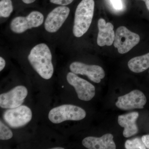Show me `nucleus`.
Listing matches in <instances>:
<instances>
[{"mask_svg": "<svg viewBox=\"0 0 149 149\" xmlns=\"http://www.w3.org/2000/svg\"><path fill=\"white\" fill-rule=\"evenodd\" d=\"M128 65L132 72L136 73L143 72L149 68V53L131 58L128 61Z\"/></svg>", "mask_w": 149, "mask_h": 149, "instance_id": "nucleus-15", "label": "nucleus"}, {"mask_svg": "<svg viewBox=\"0 0 149 149\" xmlns=\"http://www.w3.org/2000/svg\"><path fill=\"white\" fill-rule=\"evenodd\" d=\"M28 59L29 63L38 74L46 80L52 78L54 68L52 55L49 47L41 43L35 46L30 51Z\"/></svg>", "mask_w": 149, "mask_h": 149, "instance_id": "nucleus-1", "label": "nucleus"}, {"mask_svg": "<svg viewBox=\"0 0 149 149\" xmlns=\"http://www.w3.org/2000/svg\"><path fill=\"white\" fill-rule=\"evenodd\" d=\"M13 11L11 0H1L0 2L1 17H8Z\"/></svg>", "mask_w": 149, "mask_h": 149, "instance_id": "nucleus-16", "label": "nucleus"}, {"mask_svg": "<svg viewBox=\"0 0 149 149\" xmlns=\"http://www.w3.org/2000/svg\"><path fill=\"white\" fill-rule=\"evenodd\" d=\"M95 8L94 0H82L74 14L73 33L76 37L83 36L88 31L93 20Z\"/></svg>", "mask_w": 149, "mask_h": 149, "instance_id": "nucleus-2", "label": "nucleus"}, {"mask_svg": "<svg viewBox=\"0 0 149 149\" xmlns=\"http://www.w3.org/2000/svg\"><path fill=\"white\" fill-rule=\"evenodd\" d=\"M142 1H144L146 3L147 8L149 10V0H142Z\"/></svg>", "mask_w": 149, "mask_h": 149, "instance_id": "nucleus-24", "label": "nucleus"}, {"mask_svg": "<svg viewBox=\"0 0 149 149\" xmlns=\"http://www.w3.org/2000/svg\"><path fill=\"white\" fill-rule=\"evenodd\" d=\"M146 102V97L144 93L139 90H134L118 97L116 105L120 109L129 110L143 109Z\"/></svg>", "mask_w": 149, "mask_h": 149, "instance_id": "nucleus-9", "label": "nucleus"}, {"mask_svg": "<svg viewBox=\"0 0 149 149\" xmlns=\"http://www.w3.org/2000/svg\"><path fill=\"white\" fill-rule=\"evenodd\" d=\"M13 136V133L8 127L5 125L2 121H0V139L8 140Z\"/></svg>", "mask_w": 149, "mask_h": 149, "instance_id": "nucleus-18", "label": "nucleus"}, {"mask_svg": "<svg viewBox=\"0 0 149 149\" xmlns=\"http://www.w3.org/2000/svg\"><path fill=\"white\" fill-rule=\"evenodd\" d=\"M67 80L70 85L74 87L80 100L89 101L95 96V86L87 80L78 77L76 74L72 72H68Z\"/></svg>", "mask_w": 149, "mask_h": 149, "instance_id": "nucleus-7", "label": "nucleus"}, {"mask_svg": "<svg viewBox=\"0 0 149 149\" xmlns=\"http://www.w3.org/2000/svg\"><path fill=\"white\" fill-rule=\"evenodd\" d=\"M98 27L97 45L100 47L111 46L113 43L115 36L113 25L110 22L106 23L105 19L100 18L98 22Z\"/></svg>", "mask_w": 149, "mask_h": 149, "instance_id": "nucleus-13", "label": "nucleus"}, {"mask_svg": "<svg viewBox=\"0 0 149 149\" xmlns=\"http://www.w3.org/2000/svg\"><path fill=\"white\" fill-rule=\"evenodd\" d=\"M52 149H64V148H61V147H56V148H52Z\"/></svg>", "mask_w": 149, "mask_h": 149, "instance_id": "nucleus-25", "label": "nucleus"}, {"mask_svg": "<svg viewBox=\"0 0 149 149\" xmlns=\"http://www.w3.org/2000/svg\"><path fill=\"white\" fill-rule=\"evenodd\" d=\"M139 116L138 112H132L118 116V123L124 128L123 135L125 138H129L136 135L139 132L136 120Z\"/></svg>", "mask_w": 149, "mask_h": 149, "instance_id": "nucleus-14", "label": "nucleus"}, {"mask_svg": "<svg viewBox=\"0 0 149 149\" xmlns=\"http://www.w3.org/2000/svg\"><path fill=\"white\" fill-rule=\"evenodd\" d=\"M111 134H105L100 138L88 137L82 141L83 146L89 149H115L116 146Z\"/></svg>", "mask_w": 149, "mask_h": 149, "instance_id": "nucleus-12", "label": "nucleus"}, {"mask_svg": "<svg viewBox=\"0 0 149 149\" xmlns=\"http://www.w3.org/2000/svg\"><path fill=\"white\" fill-rule=\"evenodd\" d=\"M36 0H22V1L26 4H30L34 3Z\"/></svg>", "mask_w": 149, "mask_h": 149, "instance_id": "nucleus-23", "label": "nucleus"}, {"mask_svg": "<svg viewBox=\"0 0 149 149\" xmlns=\"http://www.w3.org/2000/svg\"><path fill=\"white\" fill-rule=\"evenodd\" d=\"M44 16L41 13L34 11L26 17H17L12 20L10 28L12 32L21 34L27 29L36 28L43 24Z\"/></svg>", "mask_w": 149, "mask_h": 149, "instance_id": "nucleus-5", "label": "nucleus"}, {"mask_svg": "<svg viewBox=\"0 0 149 149\" xmlns=\"http://www.w3.org/2000/svg\"><path fill=\"white\" fill-rule=\"evenodd\" d=\"M28 94L27 88L19 85L7 93L0 95V107L2 108L12 109L21 106Z\"/></svg>", "mask_w": 149, "mask_h": 149, "instance_id": "nucleus-8", "label": "nucleus"}, {"mask_svg": "<svg viewBox=\"0 0 149 149\" xmlns=\"http://www.w3.org/2000/svg\"><path fill=\"white\" fill-rule=\"evenodd\" d=\"M141 139L147 149H149V135H144Z\"/></svg>", "mask_w": 149, "mask_h": 149, "instance_id": "nucleus-21", "label": "nucleus"}, {"mask_svg": "<svg viewBox=\"0 0 149 149\" xmlns=\"http://www.w3.org/2000/svg\"><path fill=\"white\" fill-rule=\"evenodd\" d=\"M70 10L65 6L57 7L50 12L45 22L46 31L55 33L60 29L69 15Z\"/></svg>", "mask_w": 149, "mask_h": 149, "instance_id": "nucleus-10", "label": "nucleus"}, {"mask_svg": "<svg viewBox=\"0 0 149 149\" xmlns=\"http://www.w3.org/2000/svg\"><path fill=\"white\" fill-rule=\"evenodd\" d=\"M6 65L5 60L2 57H0V71H1Z\"/></svg>", "mask_w": 149, "mask_h": 149, "instance_id": "nucleus-22", "label": "nucleus"}, {"mask_svg": "<svg viewBox=\"0 0 149 149\" xmlns=\"http://www.w3.org/2000/svg\"><path fill=\"white\" fill-rule=\"evenodd\" d=\"M140 40L139 35L131 32L124 26H120L116 29L113 45L117 48L119 53L124 54L138 45Z\"/></svg>", "mask_w": 149, "mask_h": 149, "instance_id": "nucleus-4", "label": "nucleus"}, {"mask_svg": "<svg viewBox=\"0 0 149 149\" xmlns=\"http://www.w3.org/2000/svg\"><path fill=\"white\" fill-rule=\"evenodd\" d=\"M70 71L75 74H80L88 76L89 79L95 83H100L105 75L102 68L97 65H89L80 62H74L70 66Z\"/></svg>", "mask_w": 149, "mask_h": 149, "instance_id": "nucleus-11", "label": "nucleus"}, {"mask_svg": "<svg viewBox=\"0 0 149 149\" xmlns=\"http://www.w3.org/2000/svg\"><path fill=\"white\" fill-rule=\"evenodd\" d=\"M32 112L26 106L10 109L4 113V120L10 127L18 128L27 124L32 118Z\"/></svg>", "mask_w": 149, "mask_h": 149, "instance_id": "nucleus-6", "label": "nucleus"}, {"mask_svg": "<svg viewBox=\"0 0 149 149\" xmlns=\"http://www.w3.org/2000/svg\"><path fill=\"white\" fill-rule=\"evenodd\" d=\"M86 116V112L82 108L64 104L52 109L49 112L48 117L51 122L58 124L66 120H81Z\"/></svg>", "mask_w": 149, "mask_h": 149, "instance_id": "nucleus-3", "label": "nucleus"}, {"mask_svg": "<svg viewBox=\"0 0 149 149\" xmlns=\"http://www.w3.org/2000/svg\"></svg>", "mask_w": 149, "mask_h": 149, "instance_id": "nucleus-26", "label": "nucleus"}, {"mask_svg": "<svg viewBox=\"0 0 149 149\" xmlns=\"http://www.w3.org/2000/svg\"><path fill=\"white\" fill-rule=\"evenodd\" d=\"M112 4L116 10H121L122 8V3L121 0H110Z\"/></svg>", "mask_w": 149, "mask_h": 149, "instance_id": "nucleus-20", "label": "nucleus"}, {"mask_svg": "<svg viewBox=\"0 0 149 149\" xmlns=\"http://www.w3.org/2000/svg\"><path fill=\"white\" fill-rule=\"evenodd\" d=\"M52 3L61 6L69 5L73 2L74 0H50Z\"/></svg>", "mask_w": 149, "mask_h": 149, "instance_id": "nucleus-19", "label": "nucleus"}, {"mask_svg": "<svg viewBox=\"0 0 149 149\" xmlns=\"http://www.w3.org/2000/svg\"><path fill=\"white\" fill-rule=\"evenodd\" d=\"M125 147L127 149H147L142 139L139 138L127 140L125 142Z\"/></svg>", "mask_w": 149, "mask_h": 149, "instance_id": "nucleus-17", "label": "nucleus"}]
</instances>
